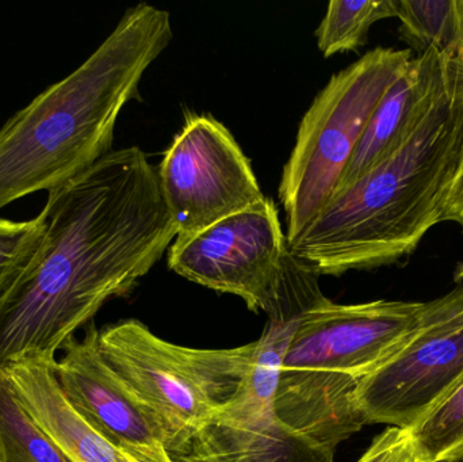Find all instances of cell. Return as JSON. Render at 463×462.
Segmentation results:
<instances>
[{"instance_id": "3957f363", "label": "cell", "mask_w": 463, "mask_h": 462, "mask_svg": "<svg viewBox=\"0 0 463 462\" xmlns=\"http://www.w3.org/2000/svg\"><path fill=\"white\" fill-rule=\"evenodd\" d=\"M171 38L168 11L129 8L86 61L0 127V211L62 186L114 151L119 114Z\"/></svg>"}, {"instance_id": "5b68a950", "label": "cell", "mask_w": 463, "mask_h": 462, "mask_svg": "<svg viewBox=\"0 0 463 462\" xmlns=\"http://www.w3.org/2000/svg\"><path fill=\"white\" fill-rule=\"evenodd\" d=\"M99 349L151 417L168 455L176 457L239 392L256 341L236 349H193L129 319L99 330Z\"/></svg>"}, {"instance_id": "ac0fdd59", "label": "cell", "mask_w": 463, "mask_h": 462, "mask_svg": "<svg viewBox=\"0 0 463 462\" xmlns=\"http://www.w3.org/2000/svg\"><path fill=\"white\" fill-rule=\"evenodd\" d=\"M43 232L41 213L27 222L0 219V292L32 257Z\"/></svg>"}, {"instance_id": "7c38bea8", "label": "cell", "mask_w": 463, "mask_h": 462, "mask_svg": "<svg viewBox=\"0 0 463 462\" xmlns=\"http://www.w3.org/2000/svg\"><path fill=\"white\" fill-rule=\"evenodd\" d=\"M453 56L432 49L413 56L410 70L375 108L332 198L396 154L412 137L437 102Z\"/></svg>"}, {"instance_id": "44dd1931", "label": "cell", "mask_w": 463, "mask_h": 462, "mask_svg": "<svg viewBox=\"0 0 463 462\" xmlns=\"http://www.w3.org/2000/svg\"><path fill=\"white\" fill-rule=\"evenodd\" d=\"M141 457L146 458V460L151 462H175L171 458V456L168 455L165 447H160L159 449L155 450L154 455L149 456V457H146V456H141Z\"/></svg>"}, {"instance_id": "52a82bcc", "label": "cell", "mask_w": 463, "mask_h": 462, "mask_svg": "<svg viewBox=\"0 0 463 462\" xmlns=\"http://www.w3.org/2000/svg\"><path fill=\"white\" fill-rule=\"evenodd\" d=\"M463 380V282L424 303L407 341L367 374L355 401L366 425L408 429Z\"/></svg>"}, {"instance_id": "d6986e66", "label": "cell", "mask_w": 463, "mask_h": 462, "mask_svg": "<svg viewBox=\"0 0 463 462\" xmlns=\"http://www.w3.org/2000/svg\"><path fill=\"white\" fill-rule=\"evenodd\" d=\"M356 462H429L408 429L388 428L373 439Z\"/></svg>"}, {"instance_id": "5bb4252c", "label": "cell", "mask_w": 463, "mask_h": 462, "mask_svg": "<svg viewBox=\"0 0 463 462\" xmlns=\"http://www.w3.org/2000/svg\"><path fill=\"white\" fill-rule=\"evenodd\" d=\"M400 37L418 54L459 53L461 21L458 0H396Z\"/></svg>"}, {"instance_id": "8992f818", "label": "cell", "mask_w": 463, "mask_h": 462, "mask_svg": "<svg viewBox=\"0 0 463 462\" xmlns=\"http://www.w3.org/2000/svg\"><path fill=\"white\" fill-rule=\"evenodd\" d=\"M412 60L408 49H374L335 73L318 92L302 118L280 178L288 243L331 201L375 108Z\"/></svg>"}, {"instance_id": "9a60e30c", "label": "cell", "mask_w": 463, "mask_h": 462, "mask_svg": "<svg viewBox=\"0 0 463 462\" xmlns=\"http://www.w3.org/2000/svg\"><path fill=\"white\" fill-rule=\"evenodd\" d=\"M0 462H71L19 401L0 369Z\"/></svg>"}, {"instance_id": "cb8c5ba5", "label": "cell", "mask_w": 463, "mask_h": 462, "mask_svg": "<svg viewBox=\"0 0 463 462\" xmlns=\"http://www.w3.org/2000/svg\"><path fill=\"white\" fill-rule=\"evenodd\" d=\"M454 279H456L457 284H462V282H463V265L459 266V268L457 269L456 277H454Z\"/></svg>"}, {"instance_id": "8fae6325", "label": "cell", "mask_w": 463, "mask_h": 462, "mask_svg": "<svg viewBox=\"0 0 463 462\" xmlns=\"http://www.w3.org/2000/svg\"><path fill=\"white\" fill-rule=\"evenodd\" d=\"M83 339L64 344L54 374L73 409L111 444L137 455H154L165 447L156 426L121 377L106 363L94 322Z\"/></svg>"}, {"instance_id": "4fadbf2b", "label": "cell", "mask_w": 463, "mask_h": 462, "mask_svg": "<svg viewBox=\"0 0 463 462\" xmlns=\"http://www.w3.org/2000/svg\"><path fill=\"white\" fill-rule=\"evenodd\" d=\"M54 363L56 358H26L0 369L33 420L71 462H130L73 409L57 382Z\"/></svg>"}, {"instance_id": "7402d4cb", "label": "cell", "mask_w": 463, "mask_h": 462, "mask_svg": "<svg viewBox=\"0 0 463 462\" xmlns=\"http://www.w3.org/2000/svg\"><path fill=\"white\" fill-rule=\"evenodd\" d=\"M459 21H461V48H459V54L463 59V0H458Z\"/></svg>"}, {"instance_id": "30bf717a", "label": "cell", "mask_w": 463, "mask_h": 462, "mask_svg": "<svg viewBox=\"0 0 463 462\" xmlns=\"http://www.w3.org/2000/svg\"><path fill=\"white\" fill-rule=\"evenodd\" d=\"M280 366L253 361L233 399L184 448L175 462H334L335 456L291 433L275 414Z\"/></svg>"}, {"instance_id": "7a4b0ae2", "label": "cell", "mask_w": 463, "mask_h": 462, "mask_svg": "<svg viewBox=\"0 0 463 462\" xmlns=\"http://www.w3.org/2000/svg\"><path fill=\"white\" fill-rule=\"evenodd\" d=\"M463 157V59L412 137L364 178L335 195L288 243L318 277L394 265L443 222Z\"/></svg>"}, {"instance_id": "ffe728a7", "label": "cell", "mask_w": 463, "mask_h": 462, "mask_svg": "<svg viewBox=\"0 0 463 462\" xmlns=\"http://www.w3.org/2000/svg\"><path fill=\"white\" fill-rule=\"evenodd\" d=\"M443 222H456L463 231V157L449 194Z\"/></svg>"}, {"instance_id": "ba28073f", "label": "cell", "mask_w": 463, "mask_h": 462, "mask_svg": "<svg viewBox=\"0 0 463 462\" xmlns=\"http://www.w3.org/2000/svg\"><path fill=\"white\" fill-rule=\"evenodd\" d=\"M157 176L178 236L201 232L266 198L250 159L212 116L187 118Z\"/></svg>"}, {"instance_id": "6da1fadb", "label": "cell", "mask_w": 463, "mask_h": 462, "mask_svg": "<svg viewBox=\"0 0 463 462\" xmlns=\"http://www.w3.org/2000/svg\"><path fill=\"white\" fill-rule=\"evenodd\" d=\"M43 232L0 292V368L56 358L113 298L129 295L178 236L157 170L117 149L48 192Z\"/></svg>"}, {"instance_id": "277c9868", "label": "cell", "mask_w": 463, "mask_h": 462, "mask_svg": "<svg viewBox=\"0 0 463 462\" xmlns=\"http://www.w3.org/2000/svg\"><path fill=\"white\" fill-rule=\"evenodd\" d=\"M424 303L336 304L305 312L283 357L275 414L286 429L335 456L366 426L355 395L415 330Z\"/></svg>"}, {"instance_id": "603a6c76", "label": "cell", "mask_w": 463, "mask_h": 462, "mask_svg": "<svg viewBox=\"0 0 463 462\" xmlns=\"http://www.w3.org/2000/svg\"><path fill=\"white\" fill-rule=\"evenodd\" d=\"M124 453L128 456V458H129L130 462H151L146 460V458L141 457V456L137 455V453L129 452V450H124Z\"/></svg>"}, {"instance_id": "2e32d148", "label": "cell", "mask_w": 463, "mask_h": 462, "mask_svg": "<svg viewBox=\"0 0 463 462\" xmlns=\"http://www.w3.org/2000/svg\"><path fill=\"white\" fill-rule=\"evenodd\" d=\"M396 18V0H332L316 35L324 56L358 51L378 21Z\"/></svg>"}, {"instance_id": "e0dca14e", "label": "cell", "mask_w": 463, "mask_h": 462, "mask_svg": "<svg viewBox=\"0 0 463 462\" xmlns=\"http://www.w3.org/2000/svg\"><path fill=\"white\" fill-rule=\"evenodd\" d=\"M410 431L427 461L463 462V380Z\"/></svg>"}, {"instance_id": "9c48e42d", "label": "cell", "mask_w": 463, "mask_h": 462, "mask_svg": "<svg viewBox=\"0 0 463 462\" xmlns=\"http://www.w3.org/2000/svg\"><path fill=\"white\" fill-rule=\"evenodd\" d=\"M288 240L269 198L190 236H176L171 270L219 293L242 298L253 312L271 311L279 292Z\"/></svg>"}]
</instances>
